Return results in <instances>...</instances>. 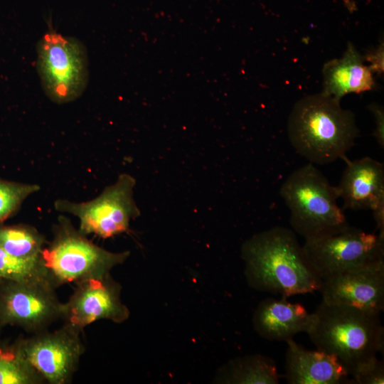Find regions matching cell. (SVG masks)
Wrapping results in <instances>:
<instances>
[{"label": "cell", "mask_w": 384, "mask_h": 384, "mask_svg": "<svg viewBox=\"0 0 384 384\" xmlns=\"http://www.w3.org/2000/svg\"><path fill=\"white\" fill-rule=\"evenodd\" d=\"M37 53L38 73L47 96L58 104L78 98L88 80L84 45L75 38L49 32L39 41Z\"/></svg>", "instance_id": "6"}, {"label": "cell", "mask_w": 384, "mask_h": 384, "mask_svg": "<svg viewBox=\"0 0 384 384\" xmlns=\"http://www.w3.org/2000/svg\"><path fill=\"white\" fill-rule=\"evenodd\" d=\"M135 184L133 176L122 174L95 198L83 202L59 198L54 201V208L76 217L83 234L112 238L127 232L130 221L140 215L133 198Z\"/></svg>", "instance_id": "7"}, {"label": "cell", "mask_w": 384, "mask_h": 384, "mask_svg": "<svg viewBox=\"0 0 384 384\" xmlns=\"http://www.w3.org/2000/svg\"><path fill=\"white\" fill-rule=\"evenodd\" d=\"M363 61V55L348 43L341 58L329 60L324 65L321 93L340 101L347 94H359L374 89L373 73Z\"/></svg>", "instance_id": "16"}, {"label": "cell", "mask_w": 384, "mask_h": 384, "mask_svg": "<svg viewBox=\"0 0 384 384\" xmlns=\"http://www.w3.org/2000/svg\"><path fill=\"white\" fill-rule=\"evenodd\" d=\"M1 279H0V282H1Z\"/></svg>", "instance_id": "25"}, {"label": "cell", "mask_w": 384, "mask_h": 384, "mask_svg": "<svg viewBox=\"0 0 384 384\" xmlns=\"http://www.w3.org/2000/svg\"><path fill=\"white\" fill-rule=\"evenodd\" d=\"M286 342L284 377L289 384L353 383L336 356L319 349L306 350L293 338Z\"/></svg>", "instance_id": "14"}, {"label": "cell", "mask_w": 384, "mask_h": 384, "mask_svg": "<svg viewBox=\"0 0 384 384\" xmlns=\"http://www.w3.org/2000/svg\"><path fill=\"white\" fill-rule=\"evenodd\" d=\"M226 383L278 384L279 374L274 359L255 354L235 358L223 369L221 379Z\"/></svg>", "instance_id": "17"}, {"label": "cell", "mask_w": 384, "mask_h": 384, "mask_svg": "<svg viewBox=\"0 0 384 384\" xmlns=\"http://www.w3.org/2000/svg\"><path fill=\"white\" fill-rule=\"evenodd\" d=\"M129 252H112L90 241L75 228L70 220L60 215L54 226L53 238L45 246L41 258L49 278L56 287L110 274L123 263Z\"/></svg>", "instance_id": "5"}, {"label": "cell", "mask_w": 384, "mask_h": 384, "mask_svg": "<svg viewBox=\"0 0 384 384\" xmlns=\"http://www.w3.org/2000/svg\"><path fill=\"white\" fill-rule=\"evenodd\" d=\"M46 244L44 235L33 226L0 223V247L14 257L25 260L41 258Z\"/></svg>", "instance_id": "18"}, {"label": "cell", "mask_w": 384, "mask_h": 384, "mask_svg": "<svg viewBox=\"0 0 384 384\" xmlns=\"http://www.w3.org/2000/svg\"><path fill=\"white\" fill-rule=\"evenodd\" d=\"M322 301L381 313L384 309V260L322 279Z\"/></svg>", "instance_id": "12"}, {"label": "cell", "mask_w": 384, "mask_h": 384, "mask_svg": "<svg viewBox=\"0 0 384 384\" xmlns=\"http://www.w3.org/2000/svg\"><path fill=\"white\" fill-rule=\"evenodd\" d=\"M287 132L295 151L309 163L320 165L346 161L359 136L354 114L321 92L297 102L288 119Z\"/></svg>", "instance_id": "2"}, {"label": "cell", "mask_w": 384, "mask_h": 384, "mask_svg": "<svg viewBox=\"0 0 384 384\" xmlns=\"http://www.w3.org/2000/svg\"><path fill=\"white\" fill-rule=\"evenodd\" d=\"M82 330L64 323L59 329L31 334L17 345L24 358L49 384L72 381L85 351Z\"/></svg>", "instance_id": "10"}, {"label": "cell", "mask_w": 384, "mask_h": 384, "mask_svg": "<svg viewBox=\"0 0 384 384\" xmlns=\"http://www.w3.org/2000/svg\"><path fill=\"white\" fill-rule=\"evenodd\" d=\"M0 279L11 281H50L41 257L33 260L17 258L1 247Z\"/></svg>", "instance_id": "20"}, {"label": "cell", "mask_w": 384, "mask_h": 384, "mask_svg": "<svg viewBox=\"0 0 384 384\" xmlns=\"http://www.w3.org/2000/svg\"><path fill=\"white\" fill-rule=\"evenodd\" d=\"M312 319L304 306L282 297L267 298L256 309L252 322L255 330L270 341H287L300 332H306Z\"/></svg>", "instance_id": "15"}, {"label": "cell", "mask_w": 384, "mask_h": 384, "mask_svg": "<svg viewBox=\"0 0 384 384\" xmlns=\"http://www.w3.org/2000/svg\"><path fill=\"white\" fill-rule=\"evenodd\" d=\"M383 54L384 45L383 41H382L376 48L369 50L363 55V60L370 62L368 67L373 73L379 75L383 73Z\"/></svg>", "instance_id": "24"}, {"label": "cell", "mask_w": 384, "mask_h": 384, "mask_svg": "<svg viewBox=\"0 0 384 384\" xmlns=\"http://www.w3.org/2000/svg\"><path fill=\"white\" fill-rule=\"evenodd\" d=\"M306 331L316 349L336 356L349 375L383 353L380 312L321 302Z\"/></svg>", "instance_id": "3"}, {"label": "cell", "mask_w": 384, "mask_h": 384, "mask_svg": "<svg viewBox=\"0 0 384 384\" xmlns=\"http://www.w3.org/2000/svg\"><path fill=\"white\" fill-rule=\"evenodd\" d=\"M351 375L353 384H383V361L375 358L358 368Z\"/></svg>", "instance_id": "22"}, {"label": "cell", "mask_w": 384, "mask_h": 384, "mask_svg": "<svg viewBox=\"0 0 384 384\" xmlns=\"http://www.w3.org/2000/svg\"><path fill=\"white\" fill-rule=\"evenodd\" d=\"M279 193L289 210L292 230L305 240L335 233L348 225L338 205L336 186L313 164L289 174Z\"/></svg>", "instance_id": "4"}, {"label": "cell", "mask_w": 384, "mask_h": 384, "mask_svg": "<svg viewBox=\"0 0 384 384\" xmlns=\"http://www.w3.org/2000/svg\"><path fill=\"white\" fill-rule=\"evenodd\" d=\"M336 186L343 208L353 210H374L384 202V165L370 157L346 159Z\"/></svg>", "instance_id": "13"}, {"label": "cell", "mask_w": 384, "mask_h": 384, "mask_svg": "<svg viewBox=\"0 0 384 384\" xmlns=\"http://www.w3.org/2000/svg\"><path fill=\"white\" fill-rule=\"evenodd\" d=\"M40 188L38 184L0 178V223L14 215L26 199Z\"/></svg>", "instance_id": "21"}, {"label": "cell", "mask_w": 384, "mask_h": 384, "mask_svg": "<svg viewBox=\"0 0 384 384\" xmlns=\"http://www.w3.org/2000/svg\"><path fill=\"white\" fill-rule=\"evenodd\" d=\"M375 119V129L373 133L378 144L384 147V111L383 107L378 103H371L368 106Z\"/></svg>", "instance_id": "23"}, {"label": "cell", "mask_w": 384, "mask_h": 384, "mask_svg": "<svg viewBox=\"0 0 384 384\" xmlns=\"http://www.w3.org/2000/svg\"><path fill=\"white\" fill-rule=\"evenodd\" d=\"M241 255L247 282L256 290L287 297L321 287V277L287 228L275 226L255 234L243 244Z\"/></svg>", "instance_id": "1"}, {"label": "cell", "mask_w": 384, "mask_h": 384, "mask_svg": "<svg viewBox=\"0 0 384 384\" xmlns=\"http://www.w3.org/2000/svg\"><path fill=\"white\" fill-rule=\"evenodd\" d=\"M120 291L110 274L78 282L63 304L61 319L80 330L102 319L122 323L129 318V311L120 299Z\"/></svg>", "instance_id": "11"}, {"label": "cell", "mask_w": 384, "mask_h": 384, "mask_svg": "<svg viewBox=\"0 0 384 384\" xmlns=\"http://www.w3.org/2000/svg\"><path fill=\"white\" fill-rule=\"evenodd\" d=\"M43 378L24 358L17 343L0 348V384H42Z\"/></svg>", "instance_id": "19"}, {"label": "cell", "mask_w": 384, "mask_h": 384, "mask_svg": "<svg viewBox=\"0 0 384 384\" xmlns=\"http://www.w3.org/2000/svg\"><path fill=\"white\" fill-rule=\"evenodd\" d=\"M302 248L321 280L384 260V238L349 225L335 233L306 239Z\"/></svg>", "instance_id": "8"}, {"label": "cell", "mask_w": 384, "mask_h": 384, "mask_svg": "<svg viewBox=\"0 0 384 384\" xmlns=\"http://www.w3.org/2000/svg\"><path fill=\"white\" fill-rule=\"evenodd\" d=\"M49 280L0 282V324L19 326L31 334L60 319L63 304Z\"/></svg>", "instance_id": "9"}]
</instances>
